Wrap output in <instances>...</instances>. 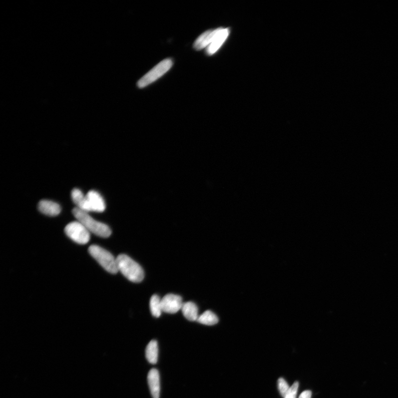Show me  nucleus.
Listing matches in <instances>:
<instances>
[{
	"mask_svg": "<svg viewBox=\"0 0 398 398\" xmlns=\"http://www.w3.org/2000/svg\"><path fill=\"white\" fill-rule=\"evenodd\" d=\"M119 271L132 282L140 283L145 277L144 271L139 264L126 254H122L116 258Z\"/></svg>",
	"mask_w": 398,
	"mask_h": 398,
	"instance_id": "f257e3e1",
	"label": "nucleus"
},
{
	"mask_svg": "<svg viewBox=\"0 0 398 398\" xmlns=\"http://www.w3.org/2000/svg\"><path fill=\"white\" fill-rule=\"evenodd\" d=\"M73 214L77 221L94 235L103 238L109 237L111 235V230L108 225L95 220L88 212L76 208L73 210Z\"/></svg>",
	"mask_w": 398,
	"mask_h": 398,
	"instance_id": "f03ea898",
	"label": "nucleus"
},
{
	"mask_svg": "<svg viewBox=\"0 0 398 398\" xmlns=\"http://www.w3.org/2000/svg\"><path fill=\"white\" fill-rule=\"evenodd\" d=\"M89 252L95 260L108 272L116 274L119 272L116 258L102 247L92 245L89 248Z\"/></svg>",
	"mask_w": 398,
	"mask_h": 398,
	"instance_id": "7ed1b4c3",
	"label": "nucleus"
},
{
	"mask_svg": "<svg viewBox=\"0 0 398 398\" xmlns=\"http://www.w3.org/2000/svg\"><path fill=\"white\" fill-rule=\"evenodd\" d=\"M172 66L173 61L170 58L162 61L138 82V87L142 89L155 82L168 72Z\"/></svg>",
	"mask_w": 398,
	"mask_h": 398,
	"instance_id": "20e7f679",
	"label": "nucleus"
},
{
	"mask_svg": "<svg viewBox=\"0 0 398 398\" xmlns=\"http://www.w3.org/2000/svg\"><path fill=\"white\" fill-rule=\"evenodd\" d=\"M66 235L73 241L81 245H85L90 241V232L81 222H71L65 228Z\"/></svg>",
	"mask_w": 398,
	"mask_h": 398,
	"instance_id": "39448f33",
	"label": "nucleus"
},
{
	"mask_svg": "<svg viewBox=\"0 0 398 398\" xmlns=\"http://www.w3.org/2000/svg\"><path fill=\"white\" fill-rule=\"evenodd\" d=\"M163 312L168 314H176L182 310L183 302L179 295L169 294L164 296L161 300Z\"/></svg>",
	"mask_w": 398,
	"mask_h": 398,
	"instance_id": "423d86ee",
	"label": "nucleus"
},
{
	"mask_svg": "<svg viewBox=\"0 0 398 398\" xmlns=\"http://www.w3.org/2000/svg\"><path fill=\"white\" fill-rule=\"evenodd\" d=\"M86 212H102L106 209L105 203L102 196L96 191H90L86 195Z\"/></svg>",
	"mask_w": 398,
	"mask_h": 398,
	"instance_id": "0eeeda50",
	"label": "nucleus"
},
{
	"mask_svg": "<svg viewBox=\"0 0 398 398\" xmlns=\"http://www.w3.org/2000/svg\"><path fill=\"white\" fill-rule=\"evenodd\" d=\"M220 29L207 31L201 34L194 42V49L196 51H200L209 47L215 39L217 34L219 33Z\"/></svg>",
	"mask_w": 398,
	"mask_h": 398,
	"instance_id": "6e6552de",
	"label": "nucleus"
},
{
	"mask_svg": "<svg viewBox=\"0 0 398 398\" xmlns=\"http://www.w3.org/2000/svg\"><path fill=\"white\" fill-rule=\"evenodd\" d=\"M230 34L229 29L220 28L219 33L217 34L212 43L206 48V53L209 56H211L218 51L221 46L227 39Z\"/></svg>",
	"mask_w": 398,
	"mask_h": 398,
	"instance_id": "1a4fd4ad",
	"label": "nucleus"
},
{
	"mask_svg": "<svg viewBox=\"0 0 398 398\" xmlns=\"http://www.w3.org/2000/svg\"><path fill=\"white\" fill-rule=\"evenodd\" d=\"M148 383L153 398H159L160 396V376L156 369H152L148 374Z\"/></svg>",
	"mask_w": 398,
	"mask_h": 398,
	"instance_id": "9d476101",
	"label": "nucleus"
},
{
	"mask_svg": "<svg viewBox=\"0 0 398 398\" xmlns=\"http://www.w3.org/2000/svg\"><path fill=\"white\" fill-rule=\"evenodd\" d=\"M38 208L42 214L50 216H56L61 212V206L50 200H41L39 204Z\"/></svg>",
	"mask_w": 398,
	"mask_h": 398,
	"instance_id": "9b49d317",
	"label": "nucleus"
},
{
	"mask_svg": "<svg viewBox=\"0 0 398 398\" xmlns=\"http://www.w3.org/2000/svg\"><path fill=\"white\" fill-rule=\"evenodd\" d=\"M182 311L184 317L189 321H197L199 318L198 308L193 302H184Z\"/></svg>",
	"mask_w": 398,
	"mask_h": 398,
	"instance_id": "f8f14e48",
	"label": "nucleus"
},
{
	"mask_svg": "<svg viewBox=\"0 0 398 398\" xmlns=\"http://www.w3.org/2000/svg\"><path fill=\"white\" fill-rule=\"evenodd\" d=\"M146 357L150 363H157L158 358V346L157 341L152 340L148 343L146 349Z\"/></svg>",
	"mask_w": 398,
	"mask_h": 398,
	"instance_id": "ddd939ff",
	"label": "nucleus"
},
{
	"mask_svg": "<svg viewBox=\"0 0 398 398\" xmlns=\"http://www.w3.org/2000/svg\"><path fill=\"white\" fill-rule=\"evenodd\" d=\"M72 198L77 208L86 211L87 199L86 195H84L81 190L74 189L72 192Z\"/></svg>",
	"mask_w": 398,
	"mask_h": 398,
	"instance_id": "4468645a",
	"label": "nucleus"
},
{
	"mask_svg": "<svg viewBox=\"0 0 398 398\" xmlns=\"http://www.w3.org/2000/svg\"><path fill=\"white\" fill-rule=\"evenodd\" d=\"M197 321L201 324L212 326L218 323L219 318L213 312L208 310L199 316Z\"/></svg>",
	"mask_w": 398,
	"mask_h": 398,
	"instance_id": "2eb2a0df",
	"label": "nucleus"
},
{
	"mask_svg": "<svg viewBox=\"0 0 398 398\" xmlns=\"http://www.w3.org/2000/svg\"><path fill=\"white\" fill-rule=\"evenodd\" d=\"M162 299L157 295H153L150 300V309L153 316H161L162 311Z\"/></svg>",
	"mask_w": 398,
	"mask_h": 398,
	"instance_id": "dca6fc26",
	"label": "nucleus"
},
{
	"mask_svg": "<svg viewBox=\"0 0 398 398\" xmlns=\"http://www.w3.org/2000/svg\"><path fill=\"white\" fill-rule=\"evenodd\" d=\"M278 386L280 394L284 397L290 388L287 382L282 378H279L278 380Z\"/></svg>",
	"mask_w": 398,
	"mask_h": 398,
	"instance_id": "f3484780",
	"label": "nucleus"
},
{
	"mask_svg": "<svg viewBox=\"0 0 398 398\" xmlns=\"http://www.w3.org/2000/svg\"><path fill=\"white\" fill-rule=\"evenodd\" d=\"M299 388V383L298 381H295V383L292 385L287 393L286 394L284 398H296L297 392Z\"/></svg>",
	"mask_w": 398,
	"mask_h": 398,
	"instance_id": "a211bd4d",
	"label": "nucleus"
},
{
	"mask_svg": "<svg viewBox=\"0 0 398 398\" xmlns=\"http://www.w3.org/2000/svg\"><path fill=\"white\" fill-rule=\"evenodd\" d=\"M311 395L310 390H305L302 392L299 398H311Z\"/></svg>",
	"mask_w": 398,
	"mask_h": 398,
	"instance_id": "6ab92c4d",
	"label": "nucleus"
}]
</instances>
